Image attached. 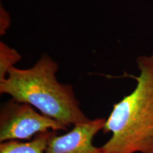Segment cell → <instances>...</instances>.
<instances>
[{"mask_svg":"<svg viewBox=\"0 0 153 153\" xmlns=\"http://www.w3.org/2000/svg\"><path fill=\"white\" fill-rule=\"evenodd\" d=\"M58 69L52 57L43 54L29 68L11 69L0 82V94L30 105L68 128L85 123L90 118L82 110L72 86L57 80Z\"/></svg>","mask_w":153,"mask_h":153,"instance_id":"obj_1","label":"cell"},{"mask_svg":"<svg viewBox=\"0 0 153 153\" xmlns=\"http://www.w3.org/2000/svg\"><path fill=\"white\" fill-rule=\"evenodd\" d=\"M53 132L38 134L30 140H9L0 143V153H44Z\"/></svg>","mask_w":153,"mask_h":153,"instance_id":"obj_5","label":"cell"},{"mask_svg":"<svg viewBox=\"0 0 153 153\" xmlns=\"http://www.w3.org/2000/svg\"><path fill=\"white\" fill-rule=\"evenodd\" d=\"M140 74L129 94L113 106L103 133V153H153V54L137 59Z\"/></svg>","mask_w":153,"mask_h":153,"instance_id":"obj_2","label":"cell"},{"mask_svg":"<svg viewBox=\"0 0 153 153\" xmlns=\"http://www.w3.org/2000/svg\"><path fill=\"white\" fill-rule=\"evenodd\" d=\"M11 17L2 5L0 6V35L4 36L10 27Z\"/></svg>","mask_w":153,"mask_h":153,"instance_id":"obj_7","label":"cell"},{"mask_svg":"<svg viewBox=\"0 0 153 153\" xmlns=\"http://www.w3.org/2000/svg\"><path fill=\"white\" fill-rule=\"evenodd\" d=\"M106 118L89 119L76 124L65 134L53 132L44 153H103L94 145V139L102 131Z\"/></svg>","mask_w":153,"mask_h":153,"instance_id":"obj_4","label":"cell"},{"mask_svg":"<svg viewBox=\"0 0 153 153\" xmlns=\"http://www.w3.org/2000/svg\"><path fill=\"white\" fill-rule=\"evenodd\" d=\"M22 60V55L16 50L4 42H0V82L8 75L10 70Z\"/></svg>","mask_w":153,"mask_h":153,"instance_id":"obj_6","label":"cell"},{"mask_svg":"<svg viewBox=\"0 0 153 153\" xmlns=\"http://www.w3.org/2000/svg\"><path fill=\"white\" fill-rule=\"evenodd\" d=\"M69 129L28 104L10 99L1 104L0 143L28 141L38 134L68 131Z\"/></svg>","mask_w":153,"mask_h":153,"instance_id":"obj_3","label":"cell"}]
</instances>
